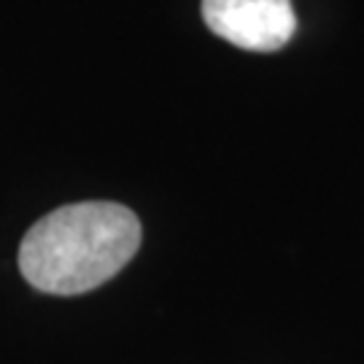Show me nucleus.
<instances>
[{
  "label": "nucleus",
  "mask_w": 364,
  "mask_h": 364,
  "mask_svg": "<svg viewBox=\"0 0 364 364\" xmlns=\"http://www.w3.org/2000/svg\"><path fill=\"white\" fill-rule=\"evenodd\" d=\"M141 246V221L119 203H73L38 219L19 246V270L46 294H84L114 275Z\"/></svg>",
  "instance_id": "nucleus-1"
},
{
  "label": "nucleus",
  "mask_w": 364,
  "mask_h": 364,
  "mask_svg": "<svg viewBox=\"0 0 364 364\" xmlns=\"http://www.w3.org/2000/svg\"><path fill=\"white\" fill-rule=\"evenodd\" d=\"M213 36L246 52H278L297 33L291 0H203Z\"/></svg>",
  "instance_id": "nucleus-2"
}]
</instances>
